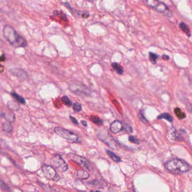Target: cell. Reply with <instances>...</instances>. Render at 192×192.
Listing matches in <instances>:
<instances>
[{
    "label": "cell",
    "mask_w": 192,
    "mask_h": 192,
    "mask_svg": "<svg viewBox=\"0 0 192 192\" xmlns=\"http://www.w3.org/2000/svg\"><path fill=\"white\" fill-rule=\"evenodd\" d=\"M3 34L7 41L15 48H25L28 45L26 40L20 36L11 25H6L4 26Z\"/></svg>",
    "instance_id": "cell-1"
},
{
    "label": "cell",
    "mask_w": 192,
    "mask_h": 192,
    "mask_svg": "<svg viewBox=\"0 0 192 192\" xmlns=\"http://www.w3.org/2000/svg\"><path fill=\"white\" fill-rule=\"evenodd\" d=\"M165 167L169 172L173 174H181L189 171L191 169L189 165L180 159H172L166 163Z\"/></svg>",
    "instance_id": "cell-2"
},
{
    "label": "cell",
    "mask_w": 192,
    "mask_h": 192,
    "mask_svg": "<svg viewBox=\"0 0 192 192\" xmlns=\"http://www.w3.org/2000/svg\"><path fill=\"white\" fill-rule=\"evenodd\" d=\"M69 89L72 93L81 96H89L91 95L90 89L85 84L78 81H72L69 83Z\"/></svg>",
    "instance_id": "cell-3"
},
{
    "label": "cell",
    "mask_w": 192,
    "mask_h": 192,
    "mask_svg": "<svg viewBox=\"0 0 192 192\" xmlns=\"http://www.w3.org/2000/svg\"><path fill=\"white\" fill-rule=\"evenodd\" d=\"M54 131L57 135H58L60 137L68 141L72 142L73 143L77 142L78 139V136L75 135L74 132L61 127H55L54 129Z\"/></svg>",
    "instance_id": "cell-4"
},
{
    "label": "cell",
    "mask_w": 192,
    "mask_h": 192,
    "mask_svg": "<svg viewBox=\"0 0 192 192\" xmlns=\"http://www.w3.org/2000/svg\"><path fill=\"white\" fill-rule=\"evenodd\" d=\"M51 162L52 166L60 172H64L68 168L67 164L60 154H55L52 157Z\"/></svg>",
    "instance_id": "cell-5"
},
{
    "label": "cell",
    "mask_w": 192,
    "mask_h": 192,
    "mask_svg": "<svg viewBox=\"0 0 192 192\" xmlns=\"http://www.w3.org/2000/svg\"><path fill=\"white\" fill-rule=\"evenodd\" d=\"M144 3L148 6L155 9L159 13H165L169 11L168 6L159 0H142Z\"/></svg>",
    "instance_id": "cell-6"
},
{
    "label": "cell",
    "mask_w": 192,
    "mask_h": 192,
    "mask_svg": "<svg viewBox=\"0 0 192 192\" xmlns=\"http://www.w3.org/2000/svg\"><path fill=\"white\" fill-rule=\"evenodd\" d=\"M99 138L103 142H104L105 144H107L113 149L117 150L120 148V145L118 142L112 135H111L108 132H106V135H104L103 134L100 133V135H99Z\"/></svg>",
    "instance_id": "cell-7"
},
{
    "label": "cell",
    "mask_w": 192,
    "mask_h": 192,
    "mask_svg": "<svg viewBox=\"0 0 192 192\" xmlns=\"http://www.w3.org/2000/svg\"><path fill=\"white\" fill-rule=\"evenodd\" d=\"M68 156L73 161L76 162L83 168L90 170V164L86 158L74 153H70Z\"/></svg>",
    "instance_id": "cell-8"
},
{
    "label": "cell",
    "mask_w": 192,
    "mask_h": 192,
    "mask_svg": "<svg viewBox=\"0 0 192 192\" xmlns=\"http://www.w3.org/2000/svg\"><path fill=\"white\" fill-rule=\"evenodd\" d=\"M53 166L44 165L42 167V171L44 176L49 180H54L57 176L56 170Z\"/></svg>",
    "instance_id": "cell-9"
},
{
    "label": "cell",
    "mask_w": 192,
    "mask_h": 192,
    "mask_svg": "<svg viewBox=\"0 0 192 192\" xmlns=\"http://www.w3.org/2000/svg\"><path fill=\"white\" fill-rule=\"evenodd\" d=\"M51 18L60 23H62L63 22L64 23L68 22V19L66 14L62 11H60L57 10H55L53 11L52 16Z\"/></svg>",
    "instance_id": "cell-10"
},
{
    "label": "cell",
    "mask_w": 192,
    "mask_h": 192,
    "mask_svg": "<svg viewBox=\"0 0 192 192\" xmlns=\"http://www.w3.org/2000/svg\"><path fill=\"white\" fill-rule=\"evenodd\" d=\"M63 4L67 7L68 8L70 11L72 13L73 15H75V17H80L83 18H87L89 17L90 15L89 13L87 11H77V10H74V9H72V7L70 6V4L68 2H64Z\"/></svg>",
    "instance_id": "cell-11"
},
{
    "label": "cell",
    "mask_w": 192,
    "mask_h": 192,
    "mask_svg": "<svg viewBox=\"0 0 192 192\" xmlns=\"http://www.w3.org/2000/svg\"><path fill=\"white\" fill-rule=\"evenodd\" d=\"M124 124L120 120H115L110 126V130L114 134H117L123 130Z\"/></svg>",
    "instance_id": "cell-12"
},
{
    "label": "cell",
    "mask_w": 192,
    "mask_h": 192,
    "mask_svg": "<svg viewBox=\"0 0 192 192\" xmlns=\"http://www.w3.org/2000/svg\"><path fill=\"white\" fill-rule=\"evenodd\" d=\"M10 72L12 75L22 80H25L28 78V74L26 72L22 69L13 68L10 71Z\"/></svg>",
    "instance_id": "cell-13"
},
{
    "label": "cell",
    "mask_w": 192,
    "mask_h": 192,
    "mask_svg": "<svg viewBox=\"0 0 192 192\" xmlns=\"http://www.w3.org/2000/svg\"><path fill=\"white\" fill-rule=\"evenodd\" d=\"M168 135L169 138V140H172V141L178 140L180 138L179 135L177 133L176 130L173 127L170 128L168 130Z\"/></svg>",
    "instance_id": "cell-14"
},
{
    "label": "cell",
    "mask_w": 192,
    "mask_h": 192,
    "mask_svg": "<svg viewBox=\"0 0 192 192\" xmlns=\"http://www.w3.org/2000/svg\"><path fill=\"white\" fill-rule=\"evenodd\" d=\"M77 176L78 178L82 180H86L89 178L90 175L88 172L84 169H79L77 171Z\"/></svg>",
    "instance_id": "cell-15"
},
{
    "label": "cell",
    "mask_w": 192,
    "mask_h": 192,
    "mask_svg": "<svg viewBox=\"0 0 192 192\" xmlns=\"http://www.w3.org/2000/svg\"><path fill=\"white\" fill-rule=\"evenodd\" d=\"M179 27L182 30V31H183L189 37H191V32L188 25H187L184 22H181L179 24Z\"/></svg>",
    "instance_id": "cell-16"
},
{
    "label": "cell",
    "mask_w": 192,
    "mask_h": 192,
    "mask_svg": "<svg viewBox=\"0 0 192 192\" xmlns=\"http://www.w3.org/2000/svg\"><path fill=\"white\" fill-rule=\"evenodd\" d=\"M2 117H3L5 120L10 122H13L15 120V115L13 113L9 112L7 113H3L2 114Z\"/></svg>",
    "instance_id": "cell-17"
},
{
    "label": "cell",
    "mask_w": 192,
    "mask_h": 192,
    "mask_svg": "<svg viewBox=\"0 0 192 192\" xmlns=\"http://www.w3.org/2000/svg\"><path fill=\"white\" fill-rule=\"evenodd\" d=\"M106 152L107 153V154L108 155V156L115 162H119L121 161L120 157H119L117 155H116L115 153H113V152L109 150H107Z\"/></svg>",
    "instance_id": "cell-18"
},
{
    "label": "cell",
    "mask_w": 192,
    "mask_h": 192,
    "mask_svg": "<svg viewBox=\"0 0 192 192\" xmlns=\"http://www.w3.org/2000/svg\"><path fill=\"white\" fill-rule=\"evenodd\" d=\"M2 130L5 132H7V133H9L12 130H13V126L11 124V122H5L2 124Z\"/></svg>",
    "instance_id": "cell-19"
},
{
    "label": "cell",
    "mask_w": 192,
    "mask_h": 192,
    "mask_svg": "<svg viewBox=\"0 0 192 192\" xmlns=\"http://www.w3.org/2000/svg\"><path fill=\"white\" fill-rule=\"evenodd\" d=\"M7 105L9 109L11 111H18L19 108V104L13 101H9Z\"/></svg>",
    "instance_id": "cell-20"
},
{
    "label": "cell",
    "mask_w": 192,
    "mask_h": 192,
    "mask_svg": "<svg viewBox=\"0 0 192 192\" xmlns=\"http://www.w3.org/2000/svg\"><path fill=\"white\" fill-rule=\"evenodd\" d=\"M112 68L117 72V73L120 75L123 74V69L120 66V65L117 63H113L112 64Z\"/></svg>",
    "instance_id": "cell-21"
},
{
    "label": "cell",
    "mask_w": 192,
    "mask_h": 192,
    "mask_svg": "<svg viewBox=\"0 0 192 192\" xmlns=\"http://www.w3.org/2000/svg\"><path fill=\"white\" fill-rule=\"evenodd\" d=\"M11 96H13L14 99H15L19 103H21L22 104H25L26 103L24 97H23L22 96H20L18 94H17L15 92H12L11 93Z\"/></svg>",
    "instance_id": "cell-22"
},
{
    "label": "cell",
    "mask_w": 192,
    "mask_h": 192,
    "mask_svg": "<svg viewBox=\"0 0 192 192\" xmlns=\"http://www.w3.org/2000/svg\"><path fill=\"white\" fill-rule=\"evenodd\" d=\"M158 119H165L169 122H173V118L171 116V115L167 113H164L161 114L158 117Z\"/></svg>",
    "instance_id": "cell-23"
},
{
    "label": "cell",
    "mask_w": 192,
    "mask_h": 192,
    "mask_svg": "<svg viewBox=\"0 0 192 192\" xmlns=\"http://www.w3.org/2000/svg\"><path fill=\"white\" fill-rule=\"evenodd\" d=\"M174 112H175V113L176 115V116L180 120L184 119L186 117L185 114L180 108H176L175 109Z\"/></svg>",
    "instance_id": "cell-24"
},
{
    "label": "cell",
    "mask_w": 192,
    "mask_h": 192,
    "mask_svg": "<svg viewBox=\"0 0 192 192\" xmlns=\"http://www.w3.org/2000/svg\"><path fill=\"white\" fill-rule=\"evenodd\" d=\"M149 59L150 61L152 63V64H155L157 63V59L159 57V56L152 52H149Z\"/></svg>",
    "instance_id": "cell-25"
},
{
    "label": "cell",
    "mask_w": 192,
    "mask_h": 192,
    "mask_svg": "<svg viewBox=\"0 0 192 192\" xmlns=\"http://www.w3.org/2000/svg\"><path fill=\"white\" fill-rule=\"evenodd\" d=\"M90 120L94 123H95L96 124L100 125V126H101L103 123V120H101V119H100L99 117L95 116H92L90 117Z\"/></svg>",
    "instance_id": "cell-26"
},
{
    "label": "cell",
    "mask_w": 192,
    "mask_h": 192,
    "mask_svg": "<svg viewBox=\"0 0 192 192\" xmlns=\"http://www.w3.org/2000/svg\"><path fill=\"white\" fill-rule=\"evenodd\" d=\"M62 101L68 107H71L72 105V103L71 100H70V99L67 96H63L61 99Z\"/></svg>",
    "instance_id": "cell-27"
},
{
    "label": "cell",
    "mask_w": 192,
    "mask_h": 192,
    "mask_svg": "<svg viewBox=\"0 0 192 192\" xmlns=\"http://www.w3.org/2000/svg\"><path fill=\"white\" fill-rule=\"evenodd\" d=\"M73 109L75 112H80L82 111V106L78 102H75L74 103L73 106Z\"/></svg>",
    "instance_id": "cell-28"
},
{
    "label": "cell",
    "mask_w": 192,
    "mask_h": 192,
    "mask_svg": "<svg viewBox=\"0 0 192 192\" xmlns=\"http://www.w3.org/2000/svg\"><path fill=\"white\" fill-rule=\"evenodd\" d=\"M89 184L90 185H92V186L95 187H103V185H101L100 182L99 180H93V181H92L91 182H89Z\"/></svg>",
    "instance_id": "cell-29"
},
{
    "label": "cell",
    "mask_w": 192,
    "mask_h": 192,
    "mask_svg": "<svg viewBox=\"0 0 192 192\" xmlns=\"http://www.w3.org/2000/svg\"><path fill=\"white\" fill-rule=\"evenodd\" d=\"M1 189L5 191H7V192L11 191L9 187L7 186V185L5 182H3L2 180L1 181Z\"/></svg>",
    "instance_id": "cell-30"
},
{
    "label": "cell",
    "mask_w": 192,
    "mask_h": 192,
    "mask_svg": "<svg viewBox=\"0 0 192 192\" xmlns=\"http://www.w3.org/2000/svg\"><path fill=\"white\" fill-rule=\"evenodd\" d=\"M128 140L130 142H131L132 143H134V144H138L140 143L139 140L134 136H130L129 138H128Z\"/></svg>",
    "instance_id": "cell-31"
},
{
    "label": "cell",
    "mask_w": 192,
    "mask_h": 192,
    "mask_svg": "<svg viewBox=\"0 0 192 192\" xmlns=\"http://www.w3.org/2000/svg\"><path fill=\"white\" fill-rule=\"evenodd\" d=\"M139 117L140 120H142V122H143V123H144V124H147V123H148V122L147 120L145 118L144 115H143V113L142 111H140V112H139Z\"/></svg>",
    "instance_id": "cell-32"
},
{
    "label": "cell",
    "mask_w": 192,
    "mask_h": 192,
    "mask_svg": "<svg viewBox=\"0 0 192 192\" xmlns=\"http://www.w3.org/2000/svg\"><path fill=\"white\" fill-rule=\"evenodd\" d=\"M40 185H41L42 187V188H44L46 191H56L55 189H52L51 187H50L49 185H48L41 184Z\"/></svg>",
    "instance_id": "cell-33"
},
{
    "label": "cell",
    "mask_w": 192,
    "mask_h": 192,
    "mask_svg": "<svg viewBox=\"0 0 192 192\" xmlns=\"http://www.w3.org/2000/svg\"><path fill=\"white\" fill-rule=\"evenodd\" d=\"M123 130L127 133H131L132 132V127L128 124H124Z\"/></svg>",
    "instance_id": "cell-34"
},
{
    "label": "cell",
    "mask_w": 192,
    "mask_h": 192,
    "mask_svg": "<svg viewBox=\"0 0 192 192\" xmlns=\"http://www.w3.org/2000/svg\"><path fill=\"white\" fill-rule=\"evenodd\" d=\"M70 118L71 120H72V122H73L74 124H78V121H77V120L74 117H72V116H70Z\"/></svg>",
    "instance_id": "cell-35"
},
{
    "label": "cell",
    "mask_w": 192,
    "mask_h": 192,
    "mask_svg": "<svg viewBox=\"0 0 192 192\" xmlns=\"http://www.w3.org/2000/svg\"><path fill=\"white\" fill-rule=\"evenodd\" d=\"M162 58H163V59H164L165 60H169V57L168 56V55L164 54L162 56Z\"/></svg>",
    "instance_id": "cell-36"
},
{
    "label": "cell",
    "mask_w": 192,
    "mask_h": 192,
    "mask_svg": "<svg viewBox=\"0 0 192 192\" xmlns=\"http://www.w3.org/2000/svg\"><path fill=\"white\" fill-rule=\"evenodd\" d=\"M81 122L83 126L86 127V126H87V122H86V120H82L81 121Z\"/></svg>",
    "instance_id": "cell-37"
},
{
    "label": "cell",
    "mask_w": 192,
    "mask_h": 192,
    "mask_svg": "<svg viewBox=\"0 0 192 192\" xmlns=\"http://www.w3.org/2000/svg\"><path fill=\"white\" fill-rule=\"evenodd\" d=\"M5 54H2L1 55V62L5 61Z\"/></svg>",
    "instance_id": "cell-38"
},
{
    "label": "cell",
    "mask_w": 192,
    "mask_h": 192,
    "mask_svg": "<svg viewBox=\"0 0 192 192\" xmlns=\"http://www.w3.org/2000/svg\"><path fill=\"white\" fill-rule=\"evenodd\" d=\"M86 1H87L89 2H93L95 0H86Z\"/></svg>",
    "instance_id": "cell-39"
},
{
    "label": "cell",
    "mask_w": 192,
    "mask_h": 192,
    "mask_svg": "<svg viewBox=\"0 0 192 192\" xmlns=\"http://www.w3.org/2000/svg\"><path fill=\"white\" fill-rule=\"evenodd\" d=\"M1 72L2 73V72H3V66H1Z\"/></svg>",
    "instance_id": "cell-40"
}]
</instances>
